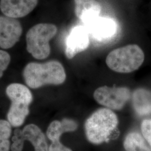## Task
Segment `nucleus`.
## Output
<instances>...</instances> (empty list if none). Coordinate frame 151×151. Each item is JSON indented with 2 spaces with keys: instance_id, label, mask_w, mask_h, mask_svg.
<instances>
[{
  "instance_id": "f3484780",
  "label": "nucleus",
  "mask_w": 151,
  "mask_h": 151,
  "mask_svg": "<svg viewBox=\"0 0 151 151\" xmlns=\"http://www.w3.org/2000/svg\"><path fill=\"white\" fill-rule=\"evenodd\" d=\"M11 62V56L7 52L0 49V78L4 75V73Z\"/></svg>"
},
{
  "instance_id": "6ab92c4d",
  "label": "nucleus",
  "mask_w": 151,
  "mask_h": 151,
  "mask_svg": "<svg viewBox=\"0 0 151 151\" xmlns=\"http://www.w3.org/2000/svg\"><path fill=\"white\" fill-rule=\"evenodd\" d=\"M12 140L13 143L11 145L10 150L11 151H22L24 148V142L21 138L17 137L16 135H14L12 138Z\"/></svg>"
},
{
  "instance_id": "423d86ee",
  "label": "nucleus",
  "mask_w": 151,
  "mask_h": 151,
  "mask_svg": "<svg viewBox=\"0 0 151 151\" xmlns=\"http://www.w3.org/2000/svg\"><path fill=\"white\" fill-rule=\"evenodd\" d=\"M130 97L129 89L124 87H100L93 93V98L97 103L115 110H119L123 108Z\"/></svg>"
},
{
  "instance_id": "a211bd4d",
  "label": "nucleus",
  "mask_w": 151,
  "mask_h": 151,
  "mask_svg": "<svg viewBox=\"0 0 151 151\" xmlns=\"http://www.w3.org/2000/svg\"><path fill=\"white\" fill-rule=\"evenodd\" d=\"M142 134L151 147V119L144 120L141 124Z\"/></svg>"
},
{
  "instance_id": "1a4fd4ad",
  "label": "nucleus",
  "mask_w": 151,
  "mask_h": 151,
  "mask_svg": "<svg viewBox=\"0 0 151 151\" xmlns=\"http://www.w3.org/2000/svg\"><path fill=\"white\" fill-rule=\"evenodd\" d=\"M87 27L92 37L99 42H106L114 38L118 32V25L111 18L99 16Z\"/></svg>"
},
{
  "instance_id": "aec40b11",
  "label": "nucleus",
  "mask_w": 151,
  "mask_h": 151,
  "mask_svg": "<svg viewBox=\"0 0 151 151\" xmlns=\"http://www.w3.org/2000/svg\"><path fill=\"white\" fill-rule=\"evenodd\" d=\"M48 151H72V150L64 146L60 141L52 142L48 147Z\"/></svg>"
},
{
  "instance_id": "ddd939ff",
  "label": "nucleus",
  "mask_w": 151,
  "mask_h": 151,
  "mask_svg": "<svg viewBox=\"0 0 151 151\" xmlns=\"http://www.w3.org/2000/svg\"><path fill=\"white\" fill-rule=\"evenodd\" d=\"M78 124L75 120L64 118L61 121H53L47 128V135L52 142H58L62 135L67 132H74L77 129Z\"/></svg>"
},
{
  "instance_id": "9d476101",
  "label": "nucleus",
  "mask_w": 151,
  "mask_h": 151,
  "mask_svg": "<svg viewBox=\"0 0 151 151\" xmlns=\"http://www.w3.org/2000/svg\"><path fill=\"white\" fill-rule=\"evenodd\" d=\"M38 3V0H1L0 10L5 16L21 18L33 11Z\"/></svg>"
},
{
  "instance_id": "6e6552de",
  "label": "nucleus",
  "mask_w": 151,
  "mask_h": 151,
  "mask_svg": "<svg viewBox=\"0 0 151 151\" xmlns=\"http://www.w3.org/2000/svg\"><path fill=\"white\" fill-rule=\"evenodd\" d=\"M90 44L88 33L83 26L73 27L65 40V54L71 60L76 54L85 50Z\"/></svg>"
},
{
  "instance_id": "f8f14e48",
  "label": "nucleus",
  "mask_w": 151,
  "mask_h": 151,
  "mask_svg": "<svg viewBox=\"0 0 151 151\" xmlns=\"http://www.w3.org/2000/svg\"><path fill=\"white\" fill-rule=\"evenodd\" d=\"M76 16L86 25L100 16L101 7L96 0H74Z\"/></svg>"
},
{
  "instance_id": "20e7f679",
  "label": "nucleus",
  "mask_w": 151,
  "mask_h": 151,
  "mask_svg": "<svg viewBox=\"0 0 151 151\" xmlns=\"http://www.w3.org/2000/svg\"><path fill=\"white\" fill-rule=\"evenodd\" d=\"M145 57L139 45L129 44L111 51L106 58V63L114 72L127 73L138 70L143 64Z\"/></svg>"
},
{
  "instance_id": "f03ea898",
  "label": "nucleus",
  "mask_w": 151,
  "mask_h": 151,
  "mask_svg": "<svg viewBox=\"0 0 151 151\" xmlns=\"http://www.w3.org/2000/svg\"><path fill=\"white\" fill-rule=\"evenodd\" d=\"M118 124V117L111 109H99L92 114L85 123L87 139L94 145L107 142Z\"/></svg>"
},
{
  "instance_id": "7ed1b4c3",
  "label": "nucleus",
  "mask_w": 151,
  "mask_h": 151,
  "mask_svg": "<svg viewBox=\"0 0 151 151\" xmlns=\"http://www.w3.org/2000/svg\"><path fill=\"white\" fill-rule=\"evenodd\" d=\"M6 94L11 101L7 114V121L12 127L17 128L24 124L30 113L29 106L33 100L29 88L19 83H13L6 88Z\"/></svg>"
},
{
  "instance_id": "0eeeda50",
  "label": "nucleus",
  "mask_w": 151,
  "mask_h": 151,
  "mask_svg": "<svg viewBox=\"0 0 151 151\" xmlns=\"http://www.w3.org/2000/svg\"><path fill=\"white\" fill-rule=\"evenodd\" d=\"M22 32L21 23L16 19L0 16V48H12L19 40Z\"/></svg>"
},
{
  "instance_id": "dca6fc26",
  "label": "nucleus",
  "mask_w": 151,
  "mask_h": 151,
  "mask_svg": "<svg viewBox=\"0 0 151 151\" xmlns=\"http://www.w3.org/2000/svg\"><path fill=\"white\" fill-rule=\"evenodd\" d=\"M12 126L6 120L0 119V151H10Z\"/></svg>"
},
{
  "instance_id": "4468645a",
  "label": "nucleus",
  "mask_w": 151,
  "mask_h": 151,
  "mask_svg": "<svg viewBox=\"0 0 151 151\" xmlns=\"http://www.w3.org/2000/svg\"><path fill=\"white\" fill-rule=\"evenodd\" d=\"M133 106L137 113L139 115L151 114V92L144 89L136 90L132 96Z\"/></svg>"
},
{
  "instance_id": "f257e3e1",
  "label": "nucleus",
  "mask_w": 151,
  "mask_h": 151,
  "mask_svg": "<svg viewBox=\"0 0 151 151\" xmlns=\"http://www.w3.org/2000/svg\"><path fill=\"white\" fill-rule=\"evenodd\" d=\"M24 81L32 88H38L47 85H59L66 79L65 68L60 62L50 60L45 63L30 62L23 71Z\"/></svg>"
},
{
  "instance_id": "2eb2a0df",
  "label": "nucleus",
  "mask_w": 151,
  "mask_h": 151,
  "mask_svg": "<svg viewBox=\"0 0 151 151\" xmlns=\"http://www.w3.org/2000/svg\"><path fill=\"white\" fill-rule=\"evenodd\" d=\"M126 151H151L142 136L135 132L128 134L124 141Z\"/></svg>"
},
{
  "instance_id": "39448f33",
  "label": "nucleus",
  "mask_w": 151,
  "mask_h": 151,
  "mask_svg": "<svg viewBox=\"0 0 151 151\" xmlns=\"http://www.w3.org/2000/svg\"><path fill=\"white\" fill-rule=\"evenodd\" d=\"M57 32V27L52 24L42 23L34 25L26 35L27 52L37 60H44L50 53V40Z\"/></svg>"
},
{
  "instance_id": "9b49d317",
  "label": "nucleus",
  "mask_w": 151,
  "mask_h": 151,
  "mask_svg": "<svg viewBox=\"0 0 151 151\" xmlns=\"http://www.w3.org/2000/svg\"><path fill=\"white\" fill-rule=\"evenodd\" d=\"M15 135L24 141H29L34 146L35 151H48L45 136L35 124H28L22 130L17 129L15 130Z\"/></svg>"
}]
</instances>
